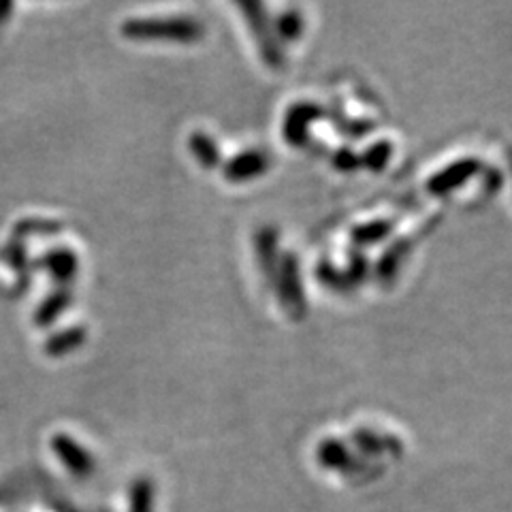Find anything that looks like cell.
<instances>
[{"instance_id":"6da1fadb","label":"cell","mask_w":512,"mask_h":512,"mask_svg":"<svg viewBox=\"0 0 512 512\" xmlns=\"http://www.w3.org/2000/svg\"><path fill=\"white\" fill-rule=\"evenodd\" d=\"M126 37L135 39H165V41H192L199 28L190 22H133L124 26Z\"/></svg>"}]
</instances>
